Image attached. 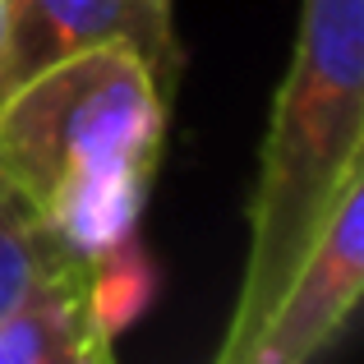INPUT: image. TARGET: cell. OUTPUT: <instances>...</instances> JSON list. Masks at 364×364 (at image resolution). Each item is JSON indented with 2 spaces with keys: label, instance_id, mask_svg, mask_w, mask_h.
I'll use <instances>...</instances> for the list:
<instances>
[{
  "label": "cell",
  "instance_id": "6da1fadb",
  "mask_svg": "<svg viewBox=\"0 0 364 364\" xmlns=\"http://www.w3.org/2000/svg\"><path fill=\"white\" fill-rule=\"evenodd\" d=\"M166 97L134 46L107 42L55 60L0 102V176L79 263L139 240Z\"/></svg>",
  "mask_w": 364,
  "mask_h": 364
},
{
  "label": "cell",
  "instance_id": "7a4b0ae2",
  "mask_svg": "<svg viewBox=\"0 0 364 364\" xmlns=\"http://www.w3.org/2000/svg\"><path fill=\"white\" fill-rule=\"evenodd\" d=\"M364 171V0H304L295 51L272 97L249 198V249L217 346L240 364L277 291L328 222L337 194Z\"/></svg>",
  "mask_w": 364,
  "mask_h": 364
},
{
  "label": "cell",
  "instance_id": "3957f363",
  "mask_svg": "<svg viewBox=\"0 0 364 364\" xmlns=\"http://www.w3.org/2000/svg\"><path fill=\"white\" fill-rule=\"evenodd\" d=\"M364 291V171L337 194L328 222L277 291L240 364H309L341 337Z\"/></svg>",
  "mask_w": 364,
  "mask_h": 364
},
{
  "label": "cell",
  "instance_id": "277c9868",
  "mask_svg": "<svg viewBox=\"0 0 364 364\" xmlns=\"http://www.w3.org/2000/svg\"><path fill=\"white\" fill-rule=\"evenodd\" d=\"M107 42L134 46L157 79L176 88L180 46L171 33V0H5L0 102L55 60Z\"/></svg>",
  "mask_w": 364,
  "mask_h": 364
},
{
  "label": "cell",
  "instance_id": "5b68a950",
  "mask_svg": "<svg viewBox=\"0 0 364 364\" xmlns=\"http://www.w3.org/2000/svg\"><path fill=\"white\" fill-rule=\"evenodd\" d=\"M116 341L102 332L88 295V263L37 282L0 318V364H102Z\"/></svg>",
  "mask_w": 364,
  "mask_h": 364
},
{
  "label": "cell",
  "instance_id": "8992f818",
  "mask_svg": "<svg viewBox=\"0 0 364 364\" xmlns=\"http://www.w3.org/2000/svg\"><path fill=\"white\" fill-rule=\"evenodd\" d=\"M65 267H79V258L55 240V231L23 203V194L0 176V318H5L37 282L65 272Z\"/></svg>",
  "mask_w": 364,
  "mask_h": 364
},
{
  "label": "cell",
  "instance_id": "52a82bcc",
  "mask_svg": "<svg viewBox=\"0 0 364 364\" xmlns=\"http://www.w3.org/2000/svg\"><path fill=\"white\" fill-rule=\"evenodd\" d=\"M152 286H157V277H152L148 249L139 240H129V245H120V249H111V254H102V258L88 263L92 314H97L102 332H107L111 341H116L120 332H129L134 318L148 309Z\"/></svg>",
  "mask_w": 364,
  "mask_h": 364
},
{
  "label": "cell",
  "instance_id": "ba28073f",
  "mask_svg": "<svg viewBox=\"0 0 364 364\" xmlns=\"http://www.w3.org/2000/svg\"><path fill=\"white\" fill-rule=\"evenodd\" d=\"M0 42H5V0H0Z\"/></svg>",
  "mask_w": 364,
  "mask_h": 364
}]
</instances>
